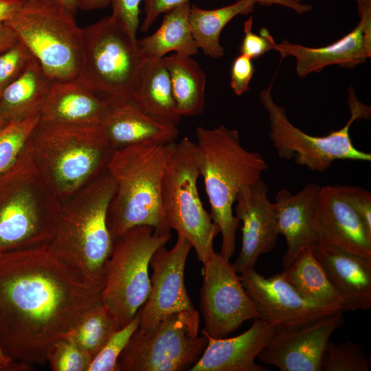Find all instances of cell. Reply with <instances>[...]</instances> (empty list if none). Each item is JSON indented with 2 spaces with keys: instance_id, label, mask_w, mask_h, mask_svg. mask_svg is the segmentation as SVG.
<instances>
[{
  "instance_id": "40",
  "label": "cell",
  "mask_w": 371,
  "mask_h": 371,
  "mask_svg": "<svg viewBox=\"0 0 371 371\" xmlns=\"http://www.w3.org/2000/svg\"><path fill=\"white\" fill-rule=\"evenodd\" d=\"M255 71L252 60L240 54L233 61L230 71V87L234 93L240 95L249 89V82Z\"/></svg>"
},
{
  "instance_id": "36",
  "label": "cell",
  "mask_w": 371,
  "mask_h": 371,
  "mask_svg": "<svg viewBox=\"0 0 371 371\" xmlns=\"http://www.w3.org/2000/svg\"><path fill=\"white\" fill-rule=\"evenodd\" d=\"M34 59L27 47L19 40L0 50V94Z\"/></svg>"
},
{
  "instance_id": "29",
  "label": "cell",
  "mask_w": 371,
  "mask_h": 371,
  "mask_svg": "<svg viewBox=\"0 0 371 371\" xmlns=\"http://www.w3.org/2000/svg\"><path fill=\"white\" fill-rule=\"evenodd\" d=\"M280 273L307 300L322 306L339 307L344 311V299L329 280L314 256L312 247L302 251L292 264Z\"/></svg>"
},
{
  "instance_id": "37",
  "label": "cell",
  "mask_w": 371,
  "mask_h": 371,
  "mask_svg": "<svg viewBox=\"0 0 371 371\" xmlns=\"http://www.w3.org/2000/svg\"><path fill=\"white\" fill-rule=\"evenodd\" d=\"M253 17L250 16L244 23V37L240 45V53L256 59L271 49H274L276 42L269 31L262 27L260 34L252 32Z\"/></svg>"
},
{
  "instance_id": "23",
  "label": "cell",
  "mask_w": 371,
  "mask_h": 371,
  "mask_svg": "<svg viewBox=\"0 0 371 371\" xmlns=\"http://www.w3.org/2000/svg\"><path fill=\"white\" fill-rule=\"evenodd\" d=\"M321 187L308 183L296 194L280 189L276 195L277 229L278 234L285 238L287 245L282 258L284 269L304 249L317 245L313 219Z\"/></svg>"
},
{
  "instance_id": "6",
  "label": "cell",
  "mask_w": 371,
  "mask_h": 371,
  "mask_svg": "<svg viewBox=\"0 0 371 371\" xmlns=\"http://www.w3.org/2000/svg\"><path fill=\"white\" fill-rule=\"evenodd\" d=\"M30 142L41 177L60 202L105 170L114 152L100 126L38 122Z\"/></svg>"
},
{
  "instance_id": "34",
  "label": "cell",
  "mask_w": 371,
  "mask_h": 371,
  "mask_svg": "<svg viewBox=\"0 0 371 371\" xmlns=\"http://www.w3.org/2000/svg\"><path fill=\"white\" fill-rule=\"evenodd\" d=\"M91 360L89 355L67 336L55 340L47 352V362L54 371H87Z\"/></svg>"
},
{
  "instance_id": "35",
  "label": "cell",
  "mask_w": 371,
  "mask_h": 371,
  "mask_svg": "<svg viewBox=\"0 0 371 371\" xmlns=\"http://www.w3.org/2000/svg\"><path fill=\"white\" fill-rule=\"evenodd\" d=\"M139 313L126 326L116 330L93 358L87 371H118L117 359L139 327Z\"/></svg>"
},
{
  "instance_id": "8",
  "label": "cell",
  "mask_w": 371,
  "mask_h": 371,
  "mask_svg": "<svg viewBox=\"0 0 371 371\" xmlns=\"http://www.w3.org/2000/svg\"><path fill=\"white\" fill-rule=\"evenodd\" d=\"M5 24L51 80L78 78L83 63V34L74 15L38 0H29Z\"/></svg>"
},
{
  "instance_id": "20",
  "label": "cell",
  "mask_w": 371,
  "mask_h": 371,
  "mask_svg": "<svg viewBox=\"0 0 371 371\" xmlns=\"http://www.w3.org/2000/svg\"><path fill=\"white\" fill-rule=\"evenodd\" d=\"M276 328L258 318L244 333L234 337L215 338L203 331L207 344L190 371H268L255 359L267 346Z\"/></svg>"
},
{
  "instance_id": "22",
  "label": "cell",
  "mask_w": 371,
  "mask_h": 371,
  "mask_svg": "<svg viewBox=\"0 0 371 371\" xmlns=\"http://www.w3.org/2000/svg\"><path fill=\"white\" fill-rule=\"evenodd\" d=\"M177 125L152 115L132 100L111 102L100 127L115 150L146 143L176 142Z\"/></svg>"
},
{
  "instance_id": "14",
  "label": "cell",
  "mask_w": 371,
  "mask_h": 371,
  "mask_svg": "<svg viewBox=\"0 0 371 371\" xmlns=\"http://www.w3.org/2000/svg\"><path fill=\"white\" fill-rule=\"evenodd\" d=\"M192 248L187 239L178 235L170 249L162 246L153 254L150 292L139 311L141 330L150 332L170 314L195 308L184 283L186 264Z\"/></svg>"
},
{
  "instance_id": "38",
  "label": "cell",
  "mask_w": 371,
  "mask_h": 371,
  "mask_svg": "<svg viewBox=\"0 0 371 371\" xmlns=\"http://www.w3.org/2000/svg\"><path fill=\"white\" fill-rule=\"evenodd\" d=\"M342 198L353 208L371 230V194L360 186L335 185Z\"/></svg>"
},
{
  "instance_id": "27",
  "label": "cell",
  "mask_w": 371,
  "mask_h": 371,
  "mask_svg": "<svg viewBox=\"0 0 371 371\" xmlns=\"http://www.w3.org/2000/svg\"><path fill=\"white\" fill-rule=\"evenodd\" d=\"M190 5L187 1L166 12L153 34L137 39L147 57L163 58L171 52L192 56L199 52L189 22Z\"/></svg>"
},
{
  "instance_id": "49",
  "label": "cell",
  "mask_w": 371,
  "mask_h": 371,
  "mask_svg": "<svg viewBox=\"0 0 371 371\" xmlns=\"http://www.w3.org/2000/svg\"><path fill=\"white\" fill-rule=\"evenodd\" d=\"M293 3H301L300 0H288Z\"/></svg>"
},
{
  "instance_id": "18",
  "label": "cell",
  "mask_w": 371,
  "mask_h": 371,
  "mask_svg": "<svg viewBox=\"0 0 371 371\" xmlns=\"http://www.w3.org/2000/svg\"><path fill=\"white\" fill-rule=\"evenodd\" d=\"M268 192L261 178L237 194L234 215L243 223L241 248L232 264L237 273L254 269L259 256L276 247L279 234L274 203L268 199Z\"/></svg>"
},
{
  "instance_id": "26",
  "label": "cell",
  "mask_w": 371,
  "mask_h": 371,
  "mask_svg": "<svg viewBox=\"0 0 371 371\" xmlns=\"http://www.w3.org/2000/svg\"><path fill=\"white\" fill-rule=\"evenodd\" d=\"M131 100L145 112L176 125L181 120L162 58L148 57L137 77Z\"/></svg>"
},
{
  "instance_id": "4",
  "label": "cell",
  "mask_w": 371,
  "mask_h": 371,
  "mask_svg": "<svg viewBox=\"0 0 371 371\" xmlns=\"http://www.w3.org/2000/svg\"><path fill=\"white\" fill-rule=\"evenodd\" d=\"M176 144L146 143L114 150L106 168L116 183L106 218L114 242L138 225L151 226L158 234L170 233L161 209V190Z\"/></svg>"
},
{
  "instance_id": "9",
  "label": "cell",
  "mask_w": 371,
  "mask_h": 371,
  "mask_svg": "<svg viewBox=\"0 0 371 371\" xmlns=\"http://www.w3.org/2000/svg\"><path fill=\"white\" fill-rule=\"evenodd\" d=\"M83 63L78 78L99 96L130 100L148 57L111 15L82 28Z\"/></svg>"
},
{
  "instance_id": "17",
  "label": "cell",
  "mask_w": 371,
  "mask_h": 371,
  "mask_svg": "<svg viewBox=\"0 0 371 371\" xmlns=\"http://www.w3.org/2000/svg\"><path fill=\"white\" fill-rule=\"evenodd\" d=\"M359 21L355 27L338 41L323 47H310L283 40L274 49L282 58L295 60L300 78L319 72L324 67L337 65L354 68L371 57V0H357Z\"/></svg>"
},
{
  "instance_id": "28",
  "label": "cell",
  "mask_w": 371,
  "mask_h": 371,
  "mask_svg": "<svg viewBox=\"0 0 371 371\" xmlns=\"http://www.w3.org/2000/svg\"><path fill=\"white\" fill-rule=\"evenodd\" d=\"M168 71L178 111L183 116H195L205 106L206 75L192 56L174 53L162 58Z\"/></svg>"
},
{
  "instance_id": "24",
  "label": "cell",
  "mask_w": 371,
  "mask_h": 371,
  "mask_svg": "<svg viewBox=\"0 0 371 371\" xmlns=\"http://www.w3.org/2000/svg\"><path fill=\"white\" fill-rule=\"evenodd\" d=\"M313 252L344 299V312L371 308V257L324 245H317Z\"/></svg>"
},
{
  "instance_id": "30",
  "label": "cell",
  "mask_w": 371,
  "mask_h": 371,
  "mask_svg": "<svg viewBox=\"0 0 371 371\" xmlns=\"http://www.w3.org/2000/svg\"><path fill=\"white\" fill-rule=\"evenodd\" d=\"M256 4L254 0H238L213 10H204L191 5L189 22L199 49L210 58H221L224 54V48L220 43L222 30L237 15L251 13Z\"/></svg>"
},
{
  "instance_id": "43",
  "label": "cell",
  "mask_w": 371,
  "mask_h": 371,
  "mask_svg": "<svg viewBox=\"0 0 371 371\" xmlns=\"http://www.w3.org/2000/svg\"><path fill=\"white\" fill-rule=\"evenodd\" d=\"M256 3L262 5H271L278 4L283 5L293 10L297 14H301L312 10L313 7L311 5L303 4L302 3H293L288 0H254Z\"/></svg>"
},
{
  "instance_id": "3",
  "label": "cell",
  "mask_w": 371,
  "mask_h": 371,
  "mask_svg": "<svg viewBox=\"0 0 371 371\" xmlns=\"http://www.w3.org/2000/svg\"><path fill=\"white\" fill-rule=\"evenodd\" d=\"M200 175L203 177L213 222L222 237L220 254L229 260L235 251L240 221L233 205L240 189L261 179L267 170L265 158L241 144L237 130L221 124L196 129Z\"/></svg>"
},
{
  "instance_id": "13",
  "label": "cell",
  "mask_w": 371,
  "mask_h": 371,
  "mask_svg": "<svg viewBox=\"0 0 371 371\" xmlns=\"http://www.w3.org/2000/svg\"><path fill=\"white\" fill-rule=\"evenodd\" d=\"M203 266L200 289V309L204 320L202 331L212 337H225L245 321L260 318L229 260L214 251Z\"/></svg>"
},
{
  "instance_id": "31",
  "label": "cell",
  "mask_w": 371,
  "mask_h": 371,
  "mask_svg": "<svg viewBox=\"0 0 371 371\" xmlns=\"http://www.w3.org/2000/svg\"><path fill=\"white\" fill-rule=\"evenodd\" d=\"M117 330L109 309L102 304L88 310L64 336L71 339L92 359Z\"/></svg>"
},
{
  "instance_id": "2",
  "label": "cell",
  "mask_w": 371,
  "mask_h": 371,
  "mask_svg": "<svg viewBox=\"0 0 371 371\" xmlns=\"http://www.w3.org/2000/svg\"><path fill=\"white\" fill-rule=\"evenodd\" d=\"M115 192L116 183L106 169L62 201L48 245L86 280L102 289L114 246L106 218Z\"/></svg>"
},
{
  "instance_id": "33",
  "label": "cell",
  "mask_w": 371,
  "mask_h": 371,
  "mask_svg": "<svg viewBox=\"0 0 371 371\" xmlns=\"http://www.w3.org/2000/svg\"><path fill=\"white\" fill-rule=\"evenodd\" d=\"M370 365L364 347L352 341L341 344L329 341L322 358L325 371H369Z\"/></svg>"
},
{
  "instance_id": "5",
  "label": "cell",
  "mask_w": 371,
  "mask_h": 371,
  "mask_svg": "<svg viewBox=\"0 0 371 371\" xmlns=\"http://www.w3.org/2000/svg\"><path fill=\"white\" fill-rule=\"evenodd\" d=\"M60 205L38 170L30 138L0 174V254L49 245Z\"/></svg>"
},
{
  "instance_id": "25",
  "label": "cell",
  "mask_w": 371,
  "mask_h": 371,
  "mask_svg": "<svg viewBox=\"0 0 371 371\" xmlns=\"http://www.w3.org/2000/svg\"><path fill=\"white\" fill-rule=\"evenodd\" d=\"M52 82L34 59L0 94V115L7 123L40 115Z\"/></svg>"
},
{
  "instance_id": "42",
  "label": "cell",
  "mask_w": 371,
  "mask_h": 371,
  "mask_svg": "<svg viewBox=\"0 0 371 371\" xmlns=\"http://www.w3.org/2000/svg\"><path fill=\"white\" fill-rule=\"evenodd\" d=\"M23 0H0V28L22 8Z\"/></svg>"
},
{
  "instance_id": "48",
  "label": "cell",
  "mask_w": 371,
  "mask_h": 371,
  "mask_svg": "<svg viewBox=\"0 0 371 371\" xmlns=\"http://www.w3.org/2000/svg\"><path fill=\"white\" fill-rule=\"evenodd\" d=\"M8 123L2 118V117L0 115V128L4 126Z\"/></svg>"
},
{
  "instance_id": "7",
  "label": "cell",
  "mask_w": 371,
  "mask_h": 371,
  "mask_svg": "<svg viewBox=\"0 0 371 371\" xmlns=\"http://www.w3.org/2000/svg\"><path fill=\"white\" fill-rule=\"evenodd\" d=\"M271 88L272 84L262 89L259 99L267 112L269 139L279 157L293 159L296 164L318 172L326 171L336 160L371 161V154L357 148L350 138V128L353 122L368 120L371 115L370 106L357 98L352 86L348 89V122L342 128L324 136L308 135L294 126L284 107L274 101Z\"/></svg>"
},
{
  "instance_id": "39",
  "label": "cell",
  "mask_w": 371,
  "mask_h": 371,
  "mask_svg": "<svg viewBox=\"0 0 371 371\" xmlns=\"http://www.w3.org/2000/svg\"><path fill=\"white\" fill-rule=\"evenodd\" d=\"M142 0H111L114 18L135 39L139 23V4Z\"/></svg>"
},
{
  "instance_id": "44",
  "label": "cell",
  "mask_w": 371,
  "mask_h": 371,
  "mask_svg": "<svg viewBox=\"0 0 371 371\" xmlns=\"http://www.w3.org/2000/svg\"><path fill=\"white\" fill-rule=\"evenodd\" d=\"M31 368V365L13 360L0 348V371H27Z\"/></svg>"
},
{
  "instance_id": "21",
  "label": "cell",
  "mask_w": 371,
  "mask_h": 371,
  "mask_svg": "<svg viewBox=\"0 0 371 371\" xmlns=\"http://www.w3.org/2000/svg\"><path fill=\"white\" fill-rule=\"evenodd\" d=\"M111 103L89 89L78 78L52 81L40 113L39 123L99 126Z\"/></svg>"
},
{
  "instance_id": "19",
  "label": "cell",
  "mask_w": 371,
  "mask_h": 371,
  "mask_svg": "<svg viewBox=\"0 0 371 371\" xmlns=\"http://www.w3.org/2000/svg\"><path fill=\"white\" fill-rule=\"evenodd\" d=\"M313 228L317 245L371 257V230L342 198L335 185L321 187Z\"/></svg>"
},
{
  "instance_id": "10",
  "label": "cell",
  "mask_w": 371,
  "mask_h": 371,
  "mask_svg": "<svg viewBox=\"0 0 371 371\" xmlns=\"http://www.w3.org/2000/svg\"><path fill=\"white\" fill-rule=\"evenodd\" d=\"M199 176L196 143L183 137L177 142L164 172L161 209L168 227L190 242L203 264L214 253V240L220 230L201 201Z\"/></svg>"
},
{
  "instance_id": "46",
  "label": "cell",
  "mask_w": 371,
  "mask_h": 371,
  "mask_svg": "<svg viewBox=\"0 0 371 371\" xmlns=\"http://www.w3.org/2000/svg\"><path fill=\"white\" fill-rule=\"evenodd\" d=\"M17 40L14 32L7 25L0 28V50L8 47Z\"/></svg>"
},
{
  "instance_id": "12",
  "label": "cell",
  "mask_w": 371,
  "mask_h": 371,
  "mask_svg": "<svg viewBox=\"0 0 371 371\" xmlns=\"http://www.w3.org/2000/svg\"><path fill=\"white\" fill-rule=\"evenodd\" d=\"M197 310L170 314L150 332H134L117 359L118 371L190 370L201 357L207 338L199 335Z\"/></svg>"
},
{
  "instance_id": "41",
  "label": "cell",
  "mask_w": 371,
  "mask_h": 371,
  "mask_svg": "<svg viewBox=\"0 0 371 371\" xmlns=\"http://www.w3.org/2000/svg\"><path fill=\"white\" fill-rule=\"evenodd\" d=\"M142 1L144 8V19L141 25V30L146 32L161 14H165L190 0H142Z\"/></svg>"
},
{
  "instance_id": "11",
  "label": "cell",
  "mask_w": 371,
  "mask_h": 371,
  "mask_svg": "<svg viewBox=\"0 0 371 371\" xmlns=\"http://www.w3.org/2000/svg\"><path fill=\"white\" fill-rule=\"evenodd\" d=\"M171 236L170 233L157 234L151 226L138 225L114 242L106 267L102 304L110 311L117 330L134 319L148 299L150 258Z\"/></svg>"
},
{
  "instance_id": "47",
  "label": "cell",
  "mask_w": 371,
  "mask_h": 371,
  "mask_svg": "<svg viewBox=\"0 0 371 371\" xmlns=\"http://www.w3.org/2000/svg\"><path fill=\"white\" fill-rule=\"evenodd\" d=\"M111 0H79L78 9L90 11L103 9L111 5Z\"/></svg>"
},
{
  "instance_id": "50",
  "label": "cell",
  "mask_w": 371,
  "mask_h": 371,
  "mask_svg": "<svg viewBox=\"0 0 371 371\" xmlns=\"http://www.w3.org/2000/svg\"><path fill=\"white\" fill-rule=\"evenodd\" d=\"M23 1H29V0H23Z\"/></svg>"
},
{
  "instance_id": "1",
  "label": "cell",
  "mask_w": 371,
  "mask_h": 371,
  "mask_svg": "<svg viewBox=\"0 0 371 371\" xmlns=\"http://www.w3.org/2000/svg\"><path fill=\"white\" fill-rule=\"evenodd\" d=\"M103 289L82 277L48 245L0 254V348L13 360L44 365Z\"/></svg>"
},
{
  "instance_id": "32",
  "label": "cell",
  "mask_w": 371,
  "mask_h": 371,
  "mask_svg": "<svg viewBox=\"0 0 371 371\" xmlns=\"http://www.w3.org/2000/svg\"><path fill=\"white\" fill-rule=\"evenodd\" d=\"M40 115L10 122L0 128V174L17 160L39 122Z\"/></svg>"
},
{
  "instance_id": "16",
  "label": "cell",
  "mask_w": 371,
  "mask_h": 371,
  "mask_svg": "<svg viewBox=\"0 0 371 371\" xmlns=\"http://www.w3.org/2000/svg\"><path fill=\"white\" fill-rule=\"evenodd\" d=\"M339 311L291 328L276 330L258 356L263 363L282 371H321L331 335L343 323Z\"/></svg>"
},
{
  "instance_id": "15",
  "label": "cell",
  "mask_w": 371,
  "mask_h": 371,
  "mask_svg": "<svg viewBox=\"0 0 371 371\" xmlns=\"http://www.w3.org/2000/svg\"><path fill=\"white\" fill-rule=\"evenodd\" d=\"M239 278L260 319L276 330L293 328L344 311L339 307L322 306L307 300L281 273L265 278L254 269L240 273Z\"/></svg>"
},
{
  "instance_id": "45",
  "label": "cell",
  "mask_w": 371,
  "mask_h": 371,
  "mask_svg": "<svg viewBox=\"0 0 371 371\" xmlns=\"http://www.w3.org/2000/svg\"><path fill=\"white\" fill-rule=\"evenodd\" d=\"M44 3L63 9L76 15L78 9L79 0H38Z\"/></svg>"
}]
</instances>
